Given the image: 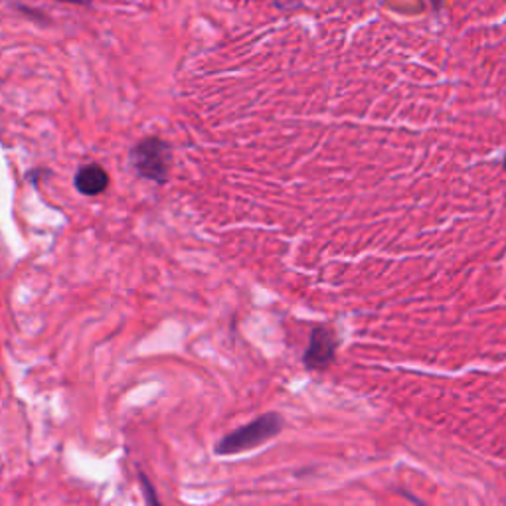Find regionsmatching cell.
<instances>
[{
  "label": "cell",
  "instance_id": "1",
  "mask_svg": "<svg viewBox=\"0 0 506 506\" xmlns=\"http://www.w3.org/2000/svg\"><path fill=\"white\" fill-rule=\"evenodd\" d=\"M283 425H285L283 417L275 411H269L257 419H253L251 424L244 425V427L232 431L230 435H226L216 445V453L218 455H233V453L255 449V447L263 445L265 441L279 435L283 431Z\"/></svg>",
  "mask_w": 506,
  "mask_h": 506
},
{
  "label": "cell",
  "instance_id": "2",
  "mask_svg": "<svg viewBox=\"0 0 506 506\" xmlns=\"http://www.w3.org/2000/svg\"><path fill=\"white\" fill-rule=\"evenodd\" d=\"M131 161L138 174L154 182H166L172 166V151L159 138H147L137 145V149L131 154Z\"/></svg>",
  "mask_w": 506,
  "mask_h": 506
},
{
  "label": "cell",
  "instance_id": "3",
  "mask_svg": "<svg viewBox=\"0 0 506 506\" xmlns=\"http://www.w3.org/2000/svg\"><path fill=\"white\" fill-rule=\"evenodd\" d=\"M338 336L330 327H315L309 338V346L302 354V364L309 370H327L336 358Z\"/></svg>",
  "mask_w": 506,
  "mask_h": 506
},
{
  "label": "cell",
  "instance_id": "4",
  "mask_svg": "<svg viewBox=\"0 0 506 506\" xmlns=\"http://www.w3.org/2000/svg\"><path fill=\"white\" fill-rule=\"evenodd\" d=\"M107 184H109V177L99 165L83 166V168H80L78 177H75V186L85 196L101 194L107 188Z\"/></svg>",
  "mask_w": 506,
  "mask_h": 506
},
{
  "label": "cell",
  "instance_id": "5",
  "mask_svg": "<svg viewBox=\"0 0 506 506\" xmlns=\"http://www.w3.org/2000/svg\"><path fill=\"white\" fill-rule=\"evenodd\" d=\"M66 2H89V0H66Z\"/></svg>",
  "mask_w": 506,
  "mask_h": 506
},
{
  "label": "cell",
  "instance_id": "6",
  "mask_svg": "<svg viewBox=\"0 0 506 506\" xmlns=\"http://www.w3.org/2000/svg\"><path fill=\"white\" fill-rule=\"evenodd\" d=\"M503 166H505V170H506V154H505V161H503Z\"/></svg>",
  "mask_w": 506,
  "mask_h": 506
}]
</instances>
